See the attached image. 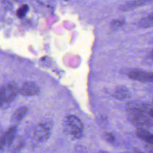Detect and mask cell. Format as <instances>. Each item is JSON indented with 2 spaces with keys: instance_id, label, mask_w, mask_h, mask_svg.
Instances as JSON below:
<instances>
[{
  "instance_id": "obj_1",
  "label": "cell",
  "mask_w": 153,
  "mask_h": 153,
  "mask_svg": "<svg viewBox=\"0 0 153 153\" xmlns=\"http://www.w3.org/2000/svg\"><path fill=\"white\" fill-rule=\"evenodd\" d=\"M65 128L66 132L75 139L82 136L83 124L81 120L74 115L67 116L64 121Z\"/></svg>"
},
{
  "instance_id": "obj_2",
  "label": "cell",
  "mask_w": 153,
  "mask_h": 153,
  "mask_svg": "<svg viewBox=\"0 0 153 153\" xmlns=\"http://www.w3.org/2000/svg\"><path fill=\"white\" fill-rule=\"evenodd\" d=\"M19 93L20 89L14 82H8L5 85L2 86L0 91L1 106H2L3 103H8L13 100Z\"/></svg>"
},
{
  "instance_id": "obj_3",
  "label": "cell",
  "mask_w": 153,
  "mask_h": 153,
  "mask_svg": "<svg viewBox=\"0 0 153 153\" xmlns=\"http://www.w3.org/2000/svg\"><path fill=\"white\" fill-rule=\"evenodd\" d=\"M128 118L131 122L137 127L149 128L153 126V119L140 112H128Z\"/></svg>"
},
{
  "instance_id": "obj_4",
  "label": "cell",
  "mask_w": 153,
  "mask_h": 153,
  "mask_svg": "<svg viewBox=\"0 0 153 153\" xmlns=\"http://www.w3.org/2000/svg\"><path fill=\"white\" fill-rule=\"evenodd\" d=\"M126 111L127 112L138 111L145 114L153 119V104L140 102H130L126 105Z\"/></svg>"
},
{
  "instance_id": "obj_5",
  "label": "cell",
  "mask_w": 153,
  "mask_h": 153,
  "mask_svg": "<svg viewBox=\"0 0 153 153\" xmlns=\"http://www.w3.org/2000/svg\"><path fill=\"white\" fill-rule=\"evenodd\" d=\"M128 76L129 78L133 80L153 83V72H151L134 69L128 73Z\"/></svg>"
},
{
  "instance_id": "obj_6",
  "label": "cell",
  "mask_w": 153,
  "mask_h": 153,
  "mask_svg": "<svg viewBox=\"0 0 153 153\" xmlns=\"http://www.w3.org/2000/svg\"><path fill=\"white\" fill-rule=\"evenodd\" d=\"M50 134V128L47 124H40L36 128L34 136L39 142H44L46 140Z\"/></svg>"
},
{
  "instance_id": "obj_7",
  "label": "cell",
  "mask_w": 153,
  "mask_h": 153,
  "mask_svg": "<svg viewBox=\"0 0 153 153\" xmlns=\"http://www.w3.org/2000/svg\"><path fill=\"white\" fill-rule=\"evenodd\" d=\"M152 3H153V0H131L121 5L120 8L121 11H126Z\"/></svg>"
},
{
  "instance_id": "obj_8",
  "label": "cell",
  "mask_w": 153,
  "mask_h": 153,
  "mask_svg": "<svg viewBox=\"0 0 153 153\" xmlns=\"http://www.w3.org/2000/svg\"><path fill=\"white\" fill-rule=\"evenodd\" d=\"M39 89L38 85L33 82H25L20 88V94L23 96H33L39 93Z\"/></svg>"
},
{
  "instance_id": "obj_9",
  "label": "cell",
  "mask_w": 153,
  "mask_h": 153,
  "mask_svg": "<svg viewBox=\"0 0 153 153\" xmlns=\"http://www.w3.org/2000/svg\"><path fill=\"white\" fill-rule=\"evenodd\" d=\"M16 127H11L2 136L1 139V149H3L4 146H10L13 142L16 133Z\"/></svg>"
},
{
  "instance_id": "obj_10",
  "label": "cell",
  "mask_w": 153,
  "mask_h": 153,
  "mask_svg": "<svg viewBox=\"0 0 153 153\" xmlns=\"http://www.w3.org/2000/svg\"><path fill=\"white\" fill-rule=\"evenodd\" d=\"M136 136L143 141L153 145V134L145 128L137 127L136 130Z\"/></svg>"
},
{
  "instance_id": "obj_11",
  "label": "cell",
  "mask_w": 153,
  "mask_h": 153,
  "mask_svg": "<svg viewBox=\"0 0 153 153\" xmlns=\"http://www.w3.org/2000/svg\"><path fill=\"white\" fill-rule=\"evenodd\" d=\"M113 96L118 100H125L130 97V92L126 87L120 85L115 88Z\"/></svg>"
},
{
  "instance_id": "obj_12",
  "label": "cell",
  "mask_w": 153,
  "mask_h": 153,
  "mask_svg": "<svg viewBox=\"0 0 153 153\" xmlns=\"http://www.w3.org/2000/svg\"><path fill=\"white\" fill-rule=\"evenodd\" d=\"M138 25L142 28H149L153 27V13L148 14V16L141 19Z\"/></svg>"
},
{
  "instance_id": "obj_13",
  "label": "cell",
  "mask_w": 153,
  "mask_h": 153,
  "mask_svg": "<svg viewBox=\"0 0 153 153\" xmlns=\"http://www.w3.org/2000/svg\"><path fill=\"white\" fill-rule=\"evenodd\" d=\"M27 111V109L26 107H25V106L20 107L14 114V115H13L14 120L15 121L21 120L25 117Z\"/></svg>"
},
{
  "instance_id": "obj_14",
  "label": "cell",
  "mask_w": 153,
  "mask_h": 153,
  "mask_svg": "<svg viewBox=\"0 0 153 153\" xmlns=\"http://www.w3.org/2000/svg\"><path fill=\"white\" fill-rule=\"evenodd\" d=\"M29 10V6L27 4L22 5L16 11V16L19 19L23 18Z\"/></svg>"
},
{
  "instance_id": "obj_15",
  "label": "cell",
  "mask_w": 153,
  "mask_h": 153,
  "mask_svg": "<svg viewBox=\"0 0 153 153\" xmlns=\"http://www.w3.org/2000/svg\"><path fill=\"white\" fill-rule=\"evenodd\" d=\"M124 19H115L112 21L111 23V26L113 29H117L121 26H122L124 24Z\"/></svg>"
},
{
  "instance_id": "obj_16",
  "label": "cell",
  "mask_w": 153,
  "mask_h": 153,
  "mask_svg": "<svg viewBox=\"0 0 153 153\" xmlns=\"http://www.w3.org/2000/svg\"><path fill=\"white\" fill-rule=\"evenodd\" d=\"M105 137L107 141L110 143H114L115 142V137L111 133H106L105 134Z\"/></svg>"
},
{
  "instance_id": "obj_17",
  "label": "cell",
  "mask_w": 153,
  "mask_h": 153,
  "mask_svg": "<svg viewBox=\"0 0 153 153\" xmlns=\"http://www.w3.org/2000/svg\"><path fill=\"white\" fill-rule=\"evenodd\" d=\"M151 57L153 59V49L151 50Z\"/></svg>"
}]
</instances>
